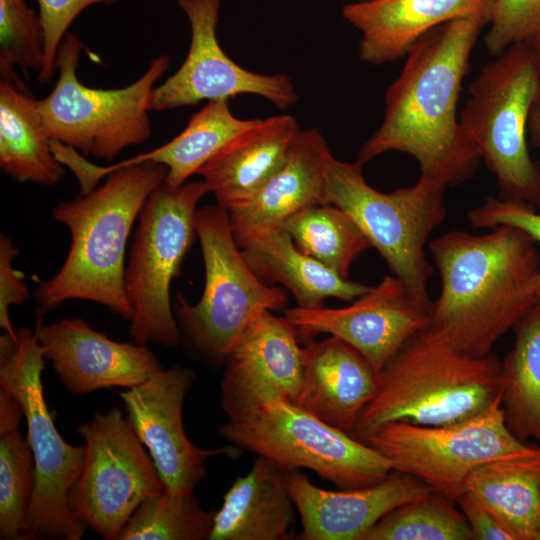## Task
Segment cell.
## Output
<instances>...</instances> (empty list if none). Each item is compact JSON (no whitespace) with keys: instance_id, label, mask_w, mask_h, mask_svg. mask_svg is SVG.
<instances>
[{"instance_id":"cell-1","label":"cell","mask_w":540,"mask_h":540,"mask_svg":"<svg viewBox=\"0 0 540 540\" xmlns=\"http://www.w3.org/2000/svg\"><path fill=\"white\" fill-rule=\"evenodd\" d=\"M490 19L458 18L422 35L409 48L399 76L385 93L384 118L361 147L364 165L388 151L414 157L420 177L446 187L473 177L481 161L457 116L473 48Z\"/></svg>"},{"instance_id":"cell-2","label":"cell","mask_w":540,"mask_h":540,"mask_svg":"<svg viewBox=\"0 0 540 540\" xmlns=\"http://www.w3.org/2000/svg\"><path fill=\"white\" fill-rule=\"evenodd\" d=\"M441 279L427 329L457 350L491 354L540 301V255L525 231L498 225L482 235L452 230L429 243Z\"/></svg>"},{"instance_id":"cell-3","label":"cell","mask_w":540,"mask_h":540,"mask_svg":"<svg viewBox=\"0 0 540 540\" xmlns=\"http://www.w3.org/2000/svg\"><path fill=\"white\" fill-rule=\"evenodd\" d=\"M107 180L81 197L58 203L53 218L71 233V246L59 271L40 283L35 299L40 313L67 300L105 306L130 321L125 290V250L132 225L151 194L166 179L164 165L146 161L117 167L96 166Z\"/></svg>"},{"instance_id":"cell-4","label":"cell","mask_w":540,"mask_h":540,"mask_svg":"<svg viewBox=\"0 0 540 540\" xmlns=\"http://www.w3.org/2000/svg\"><path fill=\"white\" fill-rule=\"evenodd\" d=\"M500 375L493 354L468 355L424 329L381 369L378 392L351 435L387 422L440 426L476 416L500 396Z\"/></svg>"},{"instance_id":"cell-5","label":"cell","mask_w":540,"mask_h":540,"mask_svg":"<svg viewBox=\"0 0 540 540\" xmlns=\"http://www.w3.org/2000/svg\"><path fill=\"white\" fill-rule=\"evenodd\" d=\"M45 357L35 332L22 327L0 336V389L21 405L35 467L26 539L79 540L88 529L72 514L68 498L85 460V445L67 443L48 409L42 373Z\"/></svg>"},{"instance_id":"cell-6","label":"cell","mask_w":540,"mask_h":540,"mask_svg":"<svg viewBox=\"0 0 540 540\" xmlns=\"http://www.w3.org/2000/svg\"><path fill=\"white\" fill-rule=\"evenodd\" d=\"M460 125L499 185V197L536 204L540 170L527 146L531 111L540 100L530 41L510 46L482 67L468 89Z\"/></svg>"},{"instance_id":"cell-7","label":"cell","mask_w":540,"mask_h":540,"mask_svg":"<svg viewBox=\"0 0 540 540\" xmlns=\"http://www.w3.org/2000/svg\"><path fill=\"white\" fill-rule=\"evenodd\" d=\"M195 230L205 267L204 290L194 305L178 293L174 316L180 337L206 363L219 367L245 328L262 312L283 308L287 294L265 285L250 268L227 209L219 204L198 208Z\"/></svg>"},{"instance_id":"cell-8","label":"cell","mask_w":540,"mask_h":540,"mask_svg":"<svg viewBox=\"0 0 540 540\" xmlns=\"http://www.w3.org/2000/svg\"><path fill=\"white\" fill-rule=\"evenodd\" d=\"M83 48L77 34L65 35L56 57L57 81L46 97L37 99L38 112L50 140L84 155L112 161L125 148L150 138L151 94L170 59L157 56L126 87L98 89L84 85L77 77Z\"/></svg>"},{"instance_id":"cell-9","label":"cell","mask_w":540,"mask_h":540,"mask_svg":"<svg viewBox=\"0 0 540 540\" xmlns=\"http://www.w3.org/2000/svg\"><path fill=\"white\" fill-rule=\"evenodd\" d=\"M445 188L440 182L420 177L410 187L380 192L366 182L362 165L333 156L326 172L325 202L345 211L393 275L416 300L431 307L427 286L433 268L424 247L446 216Z\"/></svg>"},{"instance_id":"cell-10","label":"cell","mask_w":540,"mask_h":540,"mask_svg":"<svg viewBox=\"0 0 540 540\" xmlns=\"http://www.w3.org/2000/svg\"><path fill=\"white\" fill-rule=\"evenodd\" d=\"M208 193L203 180L178 187L164 180L139 213L124 277L132 308L129 333L136 343L176 347L180 342L170 286L194 240L198 203Z\"/></svg>"},{"instance_id":"cell-11","label":"cell","mask_w":540,"mask_h":540,"mask_svg":"<svg viewBox=\"0 0 540 540\" xmlns=\"http://www.w3.org/2000/svg\"><path fill=\"white\" fill-rule=\"evenodd\" d=\"M219 434L287 471L309 469L340 489L376 484L393 470L373 447L284 400L269 402L246 419L228 420Z\"/></svg>"},{"instance_id":"cell-12","label":"cell","mask_w":540,"mask_h":540,"mask_svg":"<svg viewBox=\"0 0 540 540\" xmlns=\"http://www.w3.org/2000/svg\"><path fill=\"white\" fill-rule=\"evenodd\" d=\"M355 438L379 451L393 470L418 478L455 502L476 468L538 446L511 433L500 396L480 414L460 422L440 426L387 422Z\"/></svg>"},{"instance_id":"cell-13","label":"cell","mask_w":540,"mask_h":540,"mask_svg":"<svg viewBox=\"0 0 540 540\" xmlns=\"http://www.w3.org/2000/svg\"><path fill=\"white\" fill-rule=\"evenodd\" d=\"M85 445L81 474L69 493L73 516L107 540L118 537L150 495L164 490L145 446L118 406L77 426Z\"/></svg>"},{"instance_id":"cell-14","label":"cell","mask_w":540,"mask_h":540,"mask_svg":"<svg viewBox=\"0 0 540 540\" xmlns=\"http://www.w3.org/2000/svg\"><path fill=\"white\" fill-rule=\"evenodd\" d=\"M191 27V41L179 69L150 98V111L195 105L240 94L266 98L280 109L298 100L291 79L282 73L260 74L241 67L221 48L216 35L221 0H176Z\"/></svg>"},{"instance_id":"cell-15","label":"cell","mask_w":540,"mask_h":540,"mask_svg":"<svg viewBox=\"0 0 540 540\" xmlns=\"http://www.w3.org/2000/svg\"><path fill=\"white\" fill-rule=\"evenodd\" d=\"M196 374L183 366L161 369L143 383L118 395L135 433L147 449L164 490L193 493L205 477L207 461L219 455L237 457L241 449L202 448L190 441L183 426V404Z\"/></svg>"},{"instance_id":"cell-16","label":"cell","mask_w":540,"mask_h":540,"mask_svg":"<svg viewBox=\"0 0 540 540\" xmlns=\"http://www.w3.org/2000/svg\"><path fill=\"white\" fill-rule=\"evenodd\" d=\"M284 317L299 341L319 334L335 336L358 350L379 373L389 359L416 333L430 324V307L416 300L394 275L341 308L294 307Z\"/></svg>"},{"instance_id":"cell-17","label":"cell","mask_w":540,"mask_h":540,"mask_svg":"<svg viewBox=\"0 0 540 540\" xmlns=\"http://www.w3.org/2000/svg\"><path fill=\"white\" fill-rule=\"evenodd\" d=\"M300 341L285 317L258 315L242 332L224 362L220 402L229 421L257 413L265 404L294 403L302 373Z\"/></svg>"},{"instance_id":"cell-18","label":"cell","mask_w":540,"mask_h":540,"mask_svg":"<svg viewBox=\"0 0 540 540\" xmlns=\"http://www.w3.org/2000/svg\"><path fill=\"white\" fill-rule=\"evenodd\" d=\"M41 315L34 332L43 355L74 395L111 387L131 388L162 369L147 344L112 340L79 317L43 324Z\"/></svg>"},{"instance_id":"cell-19","label":"cell","mask_w":540,"mask_h":540,"mask_svg":"<svg viewBox=\"0 0 540 540\" xmlns=\"http://www.w3.org/2000/svg\"><path fill=\"white\" fill-rule=\"evenodd\" d=\"M287 482L300 516L301 540H364L368 531L394 508L433 491L418 478L397 470L376 484L339 490L314 485L299 469Z\"/></svg>"},{"instance_id":"cell-20","label":"cell","mask_w":540,"mask_h":540,"mask_svg":"<svg viewBox=\"0 0 540 540\" xmlns=\"http://www.w3.org/2000/svg\"><path fill=\"white\" fill-rule=\"evenodd\" d=\"M301 361V382L293 404L351 434L378 392L379 373L358 350L335 336L306 342Z\"/></svg>"},{"instance_id":"cell-21","label":"cell","mask_w":540,"mask_h":540,"mask_svg":"<svg viewBox=\"0 0 540 540\" xmlns=\"http://www.w3.org/2000/svg\"><path fill=\"white\" fill-rule=\"evenodd\" d=\"M495 0H367L346 4L343 18L361 33L359 57L374 65L405 57L422 35L449 21L485 16Z\"/></svg>"},{"instance_id":"cell-22","label":"cell","mask_w":540,"mask_h":540,"mask_svg":"<svg viewBox=\"0 0 540 540\" xmlns=\"http://www.w3.org/2000/svg\"><path fill=\"white\" fill-rule=\"evenodd\" d=\"M333 155L315 128L300 131L283 166L245 205L229 212L241 248L255 235L280 226L289 216L325 202V179Z\"/></svg>"},{"instance_id":"cell-23","label":"cell","mask_w":540,"mask_h":540,"mask_svg":"<svg viewBox=\"0 0 540 540\" xmlns=\"http://www.w3.org/2000/svg\"><path fill=\"white\" fill-rule=\"evenodd\" d=\"M300 130L290 115L259 119L197 174L217 204L231 211L248 203L286 162Z\"/></svg>"},{"instance_id":"cell-24","label":"cell","mask_w":540,"mask_h":540,"mask_svg":"<svg viewBox=\"0 0 540 540\" xmlns=\"http://www.w3.org/2000/svg\"><path fill=\"white\" fill-rule=\"evenodd\" d=\"M287 470L259 456L237 477L215 512L209 540H288L296 507Z\"/></svg>"},{"instance_id":"cell-25","label":"cell","mask_w":540,"mask_h":540,"mask_svg":"<svg viewBox=\"0 0 540 540\" xmlns=\"http://www.w3.org/2000/svg\"><path fill=\"white\" fill-rule=\"evenodd\" d=\"M241 248L253 272L285 286L301 308H320L327 298L352 302L372 288L339 276L300 251L281 226L255 235Z\"/></svg>"},{"instance_id":"cell-26","label":"cell","mask_w":540,"mask_h":540,"mask_svg":"<svg viewBox=\"0 0 540 540\" xmlns=\"http://www.w3.org/2000/svg\"><path fill=\"white\" fill-rule=\"evenodd\" d=\"M37 108L26 85L0 82V166L18 182L58 184L63 175Z\"/></svg>"},{"instance_id":"cell-27","label":"cell","mask_w":540,"mask_h":540,"mask_svg":"<svg viewBox=\"0 0 540 540\" xmlns=\"http://www.w3.org/2000/svg\"><path fill=\"white\" fill-rule=\"evenodd\" d=\"M467 491L487 506L517 540H536L540 531V446L494 460L472 471Z\"/></svg>"},{"instance_id":"cell-28","label":"cell","mask_w":540,"mask_h":540,"mask_svg":"<svg viewBox=\"0 0 540 540\" xmlns=\"http://www.w3.org/2000/svg\"><path fill=\"white\" fill-rule=\"evenodd\" d=\"M258 120H244L234 116L228 99L210 100L192 115L184 130L168 143L115 166L152 161L164 165L167 168L165 181L178 187Z\"/></svg>"},{"instance_id":"cell-29","label":"cell","mask_w":540,"mask_h":540,"mask_svg":"<svg viewBox=\"0 0 540 540\" xmlns=\"http://www.w3.org/2000/svg\"><path fill=\"white\" fill-rule=\"evenodd\" d=\"M514 330V346L501 362V406L511 433L540 446V302Z\"/></svg>"},{"instance_id":"cell-30","label":"cell","mask_w":540,"mask_h":540,"mask_svg":"<svg viewBox=\"0 0 540 540\" xmlns=\"http://www.w3.org/2000/svg\"><path fill=\"white\" fill-rule=\"evenodd\" d=\"M280 226L300 251L345 279L356 258L372 247L354 220L331 203L302 208Z\"/></svg>"},{"instance_id":"cell-31","label":"cell","mask_w":540,"mask_h":540,"mask_svg":"<svg viewBox=\"0 0 540 540\" xmlns=\"http://www.w3.org/2000/svg\"><path fill=\"white\" fill-rule=\"evenodd\" d=\"M215 510H205L196 496L163 490L136 508L118 540H209Z\"/></svg>"},{"instance_id":"cell-32","label":"cell","mask_w":540,"mask_h":540,"mask_svg":"<svg viewBox=\"0 0 540 540\" xmlns=\"http://www.w3.org/2000/svg\"><path fill=\"white\" fill-rule=\"evenodd\" d=\"M455 503L431 491L391 510L364 540H472L469 524Z\"/></svg>"},{"instance_id":"cell-33","label":"cell","mask_w":540,"mask_h":540,"mask_svg":"<svg viewBox=\"0 0 540 540\" xmlns=\"http://www.w3.org/2000/svg\"><path fill=\"white\" fill-rule=\"evenodd\" d=\"M35 485V467L27 438L19 427L0 429V538L27 540V511Z\"/></svg>"},{"instance_id":"cell-34","label":"cell","mask_w":540,"mask_h":540,"mask_svg":"<svg viewBox=\"0 0 540 540\" xmlns=\"http://www.w3.org/2000/svg\"><path fill=\"white\" fill-rule=\"evenodd\" d=\"M44 59V29L39 13L26 0H0V78L25 85L26 77L40 71Z\"/></svg>"},{"instance_id":"cell-35","label":"cell","mask_w":540,"mask_h":540,"mask_svg":"<svg viewBox=\"0 0 540 540\" xmlns=\"http://www.w3.org/2000/svg\"><path fill=\"white\" fill-rule=\"evenodd\" d=\"M488 26L484 45L496 57L540 31V0H495Z\"/></svg>"},{"instance_id":"cell-36","label":"cell","mask_w":540,"mask_h":540,"mask_svg":"<svg viewBox=\"0 0 540 540\" xmlns=\"http://www.w3.org/2000/svg\"><path fill=\"white\" fill-rule=\"evenodd\" d=\"M44 29V59L39 82H49L55 75L59 46L77 16L95 4L111 5L120 0H37Z\"/></svg>"},{"instance_id":"cell-37","label":"cell","mask_w":540,"mask_h":540,"mask_svg":"<svg viewBox=\"0 0 540 540\" xmlns=\"http://www.w3.org/2000/svg\"><path fill=\"white\" fill-rule=\"evenodd\" d=\"M473 228H493L498 225L518 227L528 233L540 247V211L533 204L521 201L488 197L467 214ZM536 297L540 301V273L535 285Z\"/></svg>"},{"instance_id":"cell-38","label":"cell","mask_w":540,"mask_h":540,"mask_svg":"<svg viewBox=\"0 0 540 540\" xmlns=\"http://www.w3.org/2000/svg\"><path fill=\"white\" fill-rule=\"evenodd\" d=\"M19 249L4 235L0 237V325L7 333L14 334L9 308L23 303L29 297L24 275L13 266Z\"/></svg>"},{"instance_id":"cell-39","label":"cell","mask_w":540,"mask_h":540,"mask_svg":"<svg viewBox=\"0 0 540 540\" xmlns=\"http://www.w3.org/2000/svg\"><path fill=\"white\" fill-rule=\"evenodd\" d=\"M456 503L469 524L472 540H517L513 532L471 493L464 491Z\"/></svg>"},{"instance_id":"cell-40","label":"cell","mask_w":540,"mask_h":540,"mask_svg":"<svg viewBox=\"0 0 540 540\" xmlns=\"http://www.w3.org/2000/svg\"><path fill=\"white\" fill-rule=\"evenodd\" d=\"M528 129L532 143L540 148V100L534 105L531 111ZM536 205L540 211V194Z\"/></svg>"},{"instance_id":"cell-41","label":"cell","mask_w":540,"mask_h":540,"mask_svg":"<svg viewBox=\"0 0 540 540\" xmlns=\"http://www.w3.org/2000/svg\"><path fill=\"white\" fill-rule=\"evenodd\" d=\"M530 43L532 45L536 63H537V70H538V77H539V88H540V31L530 40Z\"/></svg>"},{"instance_id":"cell-42","label":"cell","mask_w":540,"mask_h":540,"mask_svg":"<svg viewBox=\"0 0 540 540\" xmlns=\"http://www.w3.org/2000/svg\"><path fill=\"white\" fill-rule=\"evenodd\" d=\"M536 540H540V531H539V533H538V535H537Z\"/></svg>"},{"instance_id":"cell-43","label":"cell","mask_w":540,"mask_h":540,"mask_svg":"<svg viewBox=\"0 0 540 540\" xmlns=\"http://www.w3.org/2000/svg\"><path fill=\"white\" fill-rule=\"evenodd\" d=\"M357 1H367V0H357Z\"/></svg>"}]
</instances>
